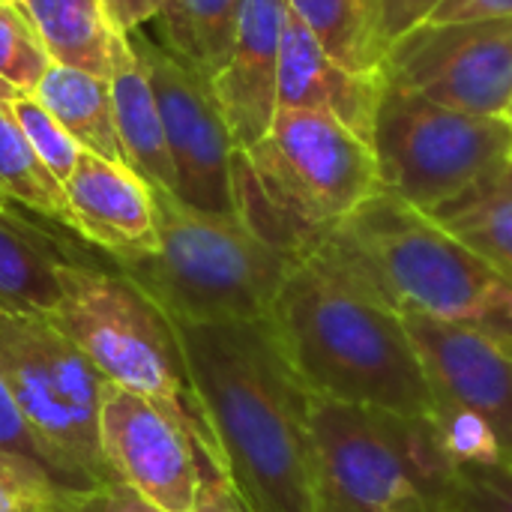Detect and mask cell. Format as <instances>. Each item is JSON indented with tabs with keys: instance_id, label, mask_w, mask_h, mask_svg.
Returning <instances> with one entry per match:
<instances>
[{
	"instance_id": "cell-1",
	"label": "cell",
	"mask_w": 512,
	"mask_h": 512,
	"mask_svg": "<svg viewBox=\"0 0 512 512\" xmlns=\"http://www.w3.org/2000/svg\"><path fill=\"white\" fill-rule=\"evenodd\" d=\"M222 471L249 512H312V393L267 318L177 324Z\"/></svg>"
},
{
	"instance_id": "cell-2",
	"label": "cell",
	"mask_w": 512,
	"mask_h": 512,
	"mask_svg": "<svg viewBox=\"0 0 512 512\" xmlns=\"http://www.w3.org/2000/svg\"><path fill=\"white\" fill-rule=\"evenodd\" d=\"M267 324L312 396L408 417L435 411L405 318L321 246L294 261Z\"/></svg>"
},
{
	"instance_id": "cell-3",
	"label": "cell",
	"mask_w": 512,
	"mask_h": 512,
	"mask_svg": "<svg viewBox=\"0 0 512 512\" xmlns=\"http://www.w3.org/2000/svg\"><path fill=\"white\" fill-rule=\"evenodd\" d=\"M315 246L399 315L414 312L512 348L510 276L396 195L378 189Z\"/></svg>"
},
{
	"instance_id": "cell-4",
	"label": "cell",
	"mask_w": 512,
	"mask_h": 512,
	"mask_svg": "<svg viewBox=\"0 0 512 512\" xmlns=\"http://www.w3.org/2000/svg\"><path fill=\"white\" fill-rule=\"evenodd\" d=\"M231 174L237 216L297 258L381 189L372 147L336 117L306 108H279L258 144L234 150Z\"/></svg>"
},
{
	"instance_id": "cell-5",
	"label": "cell",
	"mask_w": 512,
	"mask_h": 512,
	"mask_svg": "<svg viewBox=\"0 0 512 512\" xmlns=\"http://www.w3.org/2000/svg\"><path fill=\"white\" fill-rule=\"evenodd\" d=\"M48 321L108 384L138 393L165 411L195 444L198 456L222 471L216 438L186 369L177 324L135 282L114 270L102 252L66 267L63 300Z\"/></svg>"
},
{
	"instance_id": "cell-6",
	"label": "cell",
	"mask_w": 512,
	"mask_h": 512,
	"mask_svg": "<svg viewBox=\"0 0 512 512\" xmlns=\"http://www.w3.org/2000/svg\"><path fill=\"white\" fill-rule=\"evenodd\" d=\"M153 192L159 246L111 261L174 324L267 318L297 255L261 240L240 216H210L171 192Z\"/></svg>"
},
{
	"instance_id": "cell-7",
	"label": "cell",
	"mask_w": 512,
	"mask_h": 512,
	"mask_svg": "<svg viewBox=\"0 0 512 512\" xmlns=\"http://www.w3.org/2000/svg\"><path fill=\"white\" fill-rule=\"evenodd\" d=\"M312 512H444L459 468L429 417L312 396Z\"/></svg>"
},
{
	"instance_id": "cell-8",
	"label": "cell",
	"mask_w": 512,
	"mask_h": 512,
	"mask_svg": "<svg viewBox=\"0 0 512 512\" xmlns=\"http://www.w3.org/2000/svg\"><path fill=\"white\" fill-rule=\"evenodd\" d=\"M369 147L381 189L432 216L510 168L512 123L462 114L384 81Z\"/></svg>"
},
{
	"instance_id": "cell-9",
	"label": "cell",
	"mask_w": 512,
	"mask_h": 512,
	"mask_svg": "<svg viewBox=\"0 0 512 512\" xmlns=\"http://www.w3.org/2000/svg\"><path fill=\"white\" fill-rule=\"evenodd\" d=\"M0 378L36 441L75 483H117L99 444L108 381L48 318L0 315Z\"/></svg>"
},
{
	"instance_id": "cell-10",
	"label": "cell",
	"mask_w": 512,
	"mask_h": 512,
	"mask_svg": "<svg viewBox=\"0 0 512 512\" xmlns=\"http://www.w3.org/2000/svg\"><path fill=\"white\" fill-rule=\"evenodd\" d=\"M381 75L444 108L507 117L512 105V18L423 21L396 39Z\"/></svg>"
},
{
	"instance_id": "cell-11",
	"label": "cell",
	"mask_w": 512,
	"mask_h": 512,
	"mask_svg": "<svg viewBox=\"0 0 512 512\" xmlns=\"http://www.w3.org/2000/svg\"><path fill=\"white\" fill-rule=\"evenodd\" d=\"M141 69L150 78L168 156L174 165V198L210 216H237L234 204V141L216 105L210 81L174 60L147 30L126 33Z\"/></svg>"
},
{
	"instance_id": "cell-12",
	"label": "cell",
	"mask_w": 512,
	"mask_h": 512,
	"mask_svg": "<svg viewBox=\"0 0 512 512\" xmlns=\"http://www.w3.org/2000/svg\"><path fill=\"white\" fill-rule=\"evenodd\" d=\"M99 444L114 480L162 512H192L210 468L186 432L153 402L108 384L99 411Z\"/></svg>"
},
{
	"instance_id": "cell-13",
	"label": "cell",
	"mask_w": 512,
	"mask_h": 512,
	"mask_svg": "<svg viewBox=\"0 0 512 512\" xmlns=\"http://www.w3.org/2000/svg\"><path fill=\"white\" fill-rule=\"evenodd\" d=\"M402 318L435 399L489 420L501 438L504 462L512 465V348L414 312Z\"/></svg>"
},
{
	"instance_id": "cell-14",
	"label": "cell",
	"mask_w": 512,
	"mask_h": 512,
	"mask_svg": "<svg viewBox=\"0 0 512 512\" xmlns=\"http://www.w3.org/2000/svg\"><path fill=\"white\" fill-rule=\"evenodd\" d=\"M69 234L111 261L156 252V207L150 186L126 165L81 150L75 171L63 183Z\"/></svg>"
},
{
	"instance_id": "cell-15",
	"label": "cell",
	"mask_w": 512,
	"mask_h": 512,
	"mask_svg": "<svg viewBox=\"0 0 512 512\" xmlns=\"http://www.w3.org/2000/svg\"><path fill=\"white\" fill-rule=\"evenodd\" d=\"M288 21L285 0H246L237 42L210 81L237 150L258 144L279 111V54Z\"/></svg>"
},
{
	"instance_id": "cell-16",
	"label": "cell",
	"mask_w": 512,
	"mask_h": 512,
	"mask_svg": "<svg viewBox=\"0 0 512 512\" xmlns=\"http://www.w3.org/2000/svg\"><path fill=\"white\" fill-rule=\"evenodd\" d=\"M381 90V72L363 75L336 63L312 30L288 9L279 54V108L324 111L369 144Z\"/></svg>"
},
{
	"instance_id": "cell-17",
	"label": "cell",
	"mask_w": 512,
	"mask_h": 512,
	"mask_svg": "<svg viewBox=\"0 0 512 512\" xmlns=\"http://www.w3.org/2000/svg\"><path fill=\"white\" fill-rule=\"evenodd\" d=\"M96 249L69 231L0 204V315L48 318L63 300V273Z\"/></svg>"
},
{
	"instance_id": "cell-18",
	"label": "cell",
	"mask_w": 512,
	"mask_h": 512,
	"mask_svg": "<svg viewBox=\"0 0 512 512\" xmlns=\"http://www.w3.org/2000/svg\"><path fill=\"white\" fill-rule=\"evenodd\" d=\"M111 102L126 153L129 171H135L150 189L174 195V165L168 156V141L159 117V105L147 72L141 69L129 39L120 33L111 51Z\"/></svg>"
},
{
	"instance_id": "cell-19",
	"label": "cell",
	"mask_w": 512,
	"mask_h": 512,
	"mask_svg": "<svg viewBox=\"0 0 512 512\" xmlns=\"http://www.w3.org/2000/svg\"><path fill=\"white\" fill-rule=\"evenodd\" d=\"M243 6L246 0H165L147 33L174 60L213 81L237 42Z\"/></svg>"
},
{
	"instance_id": "cell-20",
	"label": "cell",
	"mask_w": 512,
	"mask_h": 512,
	"mask_svg": "<svg viewBox=\"0 0 512 512\" xmlns=\"http://www.w3.org/2000/svg\"><path fill=\"white\" fill-rule=\"evenodd\" d=\"M33 96L75 138L81 150L96 153L108 162L126 165L108 78L51 63L42 81L36 84Z\"/></svg>"
},
{
	"instance_id": "cell-21",
	"label": "cell",
	"mask_w": 512,
	"mask_h": 512,
	"mask_svg": "<svg viewBox=\"0 0 512 512\" xmlns=\"http://www.w3.org/2000/svg\"><path fill=\"white\" fill-rule=\"evenodd\" d=\"M27 12L51 63L111 75L117 30L108 24L99 0H18Z\"/></svg>"
},
{
	"instance_id": "cell-22",
	"label": "cell",
	"mask_w": 512,
	"mask_h": 512,
	"mask_svg": "<svg viewBox=\"0 0 512 512\" xmlns=\"http://www.w3.org/2000/svg\"><path fill=\"white\" fill-rule=\"evenodd\" d=\"M18 93L0 81V204L15 210H30V216L69 231V207L63 186L30 150L24 132L18 129L9 99Z\"/></svg>"
},
{
	"instance_id": "cell-23",
	"label": "cell",
	"mask_w": 512,
	"mask_h": 512,
	"mask_svg": "<svg viewBox=\"0 0 512 512\" xmlns=\"http://www.w3.org/2000/svg\"><path fill=\"white\" fill-rule=\"evenodd\" d=\"M321 48L351 72H381L378 0H285Z\"/></svg>"
},
{
	"instance_id": "cell-24",
	"label": "cell",
	"mask_w": 512,
	"mask_h": 512,
	"mask_svg": "<svg viewBox=\"0 0 512 512\" xmlns=\"http://www.w3.org/2000/svg\"><path fill=\"white\" fill-rule=\"evenodd\" d=\"M432 219L512 279V165Z\"/></svg>"
},
{
	"instance_id": "cell-25",
	"label": "cell",
	"mask_w": 512,
	"mask_h": 512,
	"mask_svg": "<svg viewBox=\"0 0 512 512\" xmlns=\"http://www.w3.org/2000/svg\"><path fill=\"white\" fill-rule=\"evenodd\" d=\"M429 420H432L438 444L453 468L462 471V468L507 465L498 432L480 414H474L462 405L435 399V411L429 414Z\"/></svg>"
},
{
	"instance_id": "cell-26",
	"label": "cell",
	"mask_w": 512,
	"mask_h": 512,
	"mask_svg": "<svg viewBox=\"0 0 512 512\" xmlns=\"http://www.w3.org/2000/svg\"><path fill=\"white\" fill-rule=\"evenodd\" d=\"M48 66L51 57L21 3L0 0V81L15 93H33Z\"/></svg>"
},
{
	"instance_id": "cell-27",
	"label": "cell",
	"mask_w": 512,
	"mask_h": 512,
	"mask_svg": "<svg viewBox=\"0 0 512 512\" xmlns=\"http://www.w3.org/2000/svg\"><path fill=\"white\" fill-rule=\"evenodd\" d=\"M9 108H12V117H15L18 129L24 132L30 150L63 186L81 156V147L75 144V138L39 105V99L33 93H18L15 99H9Z\"/></svg>"
},
{
	"instance_id": "cell-28",
	"label": "cell",
	"mask_w": 512,
	"mask_h": 512,
	"mask_svg": "<svg viewBox=\"0 0 512 512\" xmlns=\"http://www.w3.org/2000/svg\"><path fill=\"white\" fill-rule=\"evenodd\" d=\"M0 456L6 459H15V462H24L30 468H36L39 474H45L54 486L60 489H90V486H81L75 483L48 453L45 447L36 441V435L30 432V426L24 423L6 381L0 378Z\"/></svg>"
},
{
	"instance_id": "cell-29",
	"label": "cell",
	"mask_w": 512,
	"mask_h": 512,
	"mask_svg": "<svg viewBox=\"0 0 512 512\" xmlns=\"http://www.w3.org/2000/svg\"><path fill=\"white\" fill-rule=\"evenodd\" d=\"M444 512H512V465L462 468Z\"/></svg>"
},
{
	"instance_id": "cell-30",
	"label": "cell",
	"mask_w": 512,
	"mask_h": 512,
	"mask_svg": "<svg viewBox=\"0 0 512 512\" xmlns=\"http://www.w3.org/2000/svg\"><path fill=\"white\" fill-rule=\"evenodd\" d=\"M57 492H69L54 486L36 468L0 456V512H48V504Z\"/></svg>"
},
{
	"instance_id": "cell-31",
	"label": "cell",
	"mask_w": 512,
	"mask_h": 512,
	"mask_svg": "<svg viewBox=\"0 0 512 512\" xmlns=\"http://www.w3.org/2000/svg\"><path fill=\"white\" fill-rule=\"evenodd\" d=\"M48 512H162L135 495L132 489L114 486H90V489H69L57 492L48 504Z\"/></svg>"
},
{
	"instance_id": "cell-32",
	"label": "cell",
	"mask_w": 512,
	"mask_h": 512,
	"mask_svg": "<svg viewBox=\"0 0 512 512\" xmlns=\"http://www.w3.org/2000/svg\"><path fill=\"white\" fill-rule=\"evenodd\" d=\"M441 3L444 0H378V51H381V60L396 39H402L417 24L429 21V15Z\"/></svg>"
},
{
	"instance_id": "cell-33",
	"label": "cell",
	"mask_w": 512,
	"mask_h": 512,
	"mask_svg": "<svg viewBox=\"0 0 512 512\" xmlns=\"http://www.w3.org/2000/svg\"><path fill=\"white\" fill-rule=\"evenodd\" d=\"M512 18V0H444L429 21H489Z\"/></svg>"
},
{
	"instance_id": "cell-34",
	"label": "cell",
	"mask_w": 512,
	"mask_h": 512,
	"mask_svg": "<svg viewBox=\"0 0 512 512\" xmlns=\"http://www.w3.org/2000/svg\"><path fill=\"white\" fill-rule=\"evenodd\" d=\"M165 0H99L108 24L117 30V33H132L138 27H144L159 9H162Z\"/></svg>"
},
{
	"instance_id": "cell-35",
	"label": "cell",
	"mask_w": 512,
	"mask_h": 512,
	"mask_svg": "<svg viewBox=\"0 0 512 512\" xmlns=\"http://www.w3.org/2000/svg\"><path fill=\"white\" fill-rule=\"evenodd\" d=\"M192 512H249L243 507V501L237 498V492L231 489L228 477H204L201 480V492L195 501Z\"/></svg>"
},
{
	"instance_id": "cell-36",
	"label": "cell",
	"mask_w": 512,
	"mask_h": 512,
	"mask_svg": "<svg viewBox=\"0 0 512 512\" xmlns=\"http://www.w3.org/2000/svg\"><path fill=\"white\" fill-rule=\"evenodd\" d=\"M507 120H510V123H512V105H510V111H507Z\"/></svg>"
}]
</instances>
